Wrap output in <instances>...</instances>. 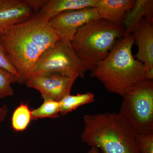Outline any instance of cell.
I'll return each mask as SVG.
<instances>
[{
  "mask_svg": "<svg viewBox=\"0 0 153 153\" xmlns=\"http://www.w3.org/2000/svg\"><path fill=\"white\" fill-rule=\"evenodd\" d=\"M153 1L135 0L134 4L127 13L123 25L124 27V36L132 34L143 18L153 21Z\"/></svg>",
  "mask_w": 153,
  "mask_h": 153,
  "instance_id": "cell-13",
  "label": "cell"
},
{
  "mask_svg": "<svg viewBox=\"0 0 153 153\" xmlns=\"http://www.w3.org/2000/svg\"><path fill=\"white\" fill-rule=\"evenodd\" d=\"M77 78L58 74L37 75L30 76L25 83L28 87L39 91L44 99H51L59 102L70 94L71 87Z\"/></svg>",
  "mask_w": 153,
  "mask_h": 153,
  "instance_id": "cell-8",
  "label": "cell"
},
{
  "mask_svg": "<svg viewBox=\"0 0 153 153\" xmlns=\"http://www.w3.org/2000/svg\"><path fill=\"white\" fill-rule=\"evenodd\" d=\"M41 106L32 111L33 120L44 118H56L60 117V107L59 102L51 99H44Z\"/></svg>",
  "mask_w": 153,
  "mask_h": 153,
  "instance_id": "cell-16",
  "label": "cell"
},
{
  "mask_svg": "<svg viewBox=\"0 0 153 153\" xmlns=\"http://www.w3.org/2000/svg\"><path fill=\"white\" fill-rule=\"evenodd\" d=\"M86 71L71 45L60 40L41 55L30 76L58 74L78 78L84 77Z\"/></svg>",
  "mask_w": 153,
  "mask_h": 153,
  "instance_id": "cell-6",
  "label": "cell"
},
{
  "mask_svg": "<svg viewBox=\"0 0 153 153\" xmlns=\"http://www.w3.org/2000/svg\"><path fill=\"white\" fill-rule=\"evenodd\" d=\"M81 140L101 153H140L138 134L119 113L85 114Z\"/></svg>",
  "mask_w": 153,
  "mask_h": 153,
  "instance_id": "cell-3",
  "label": "cell"
},
{
  "mask_svg": "<svg viewBox=\"0 0 153 153\" xmlns=\"http://www.w3.org/2000/svg\"><path fill=\"white\" fill-rule=\"evenodd\" d=\"M94 101V94L91 92L78 94L76 95L68 94L59 101L60 114L65 115L79 106L92 103Z\"/></svg>",
  "mask_w": 153,
  "mask_h": 153,
  "instance_id": "cell-14",
  "label": "cell"
},
{
  "mask_svg": "<svg viewBox=\"0 0 153 153\" xmlns=\"http://www.w3.org/2000/svg\"><path fill=\"white\" fill-rule=\"evenodd\" d=\"M134 3L135 0H97L95 8L100 19L113 25H121Z\"/></svg>",
  "mask_w": 153,
  "mask_h": 153,
  "instance_id": "cell-11",
  "label": "cell"
},
{
  "mask_svg": "<svg viewBox=\"0 0 153 153\" xmlns=\"http://www.w3.org/2000/svg\"><path fill=\"white\" fill-rule=\"evenodd\" d=\"M0 67L4 68L14 74L19 79V74L16 68L12 66L9 61L4 49L0 42Z\"/></svg>",
  "mask_w": 153,
  "mask_h": 153,
  "instance_id": "cell-19",
  "label": "cell"
},
{
  "mask_svg": "<svg viewBox=\"0 0 153 153\" xmlns=\"http://www.w3.org/2000/svg\"><path fill=\"white\" fill-rule=\"evenodd\" d=\"M97 0H49L46 1L37 14L47 21L58 14L66 12L95 7Z\"/></svg>",
  "mask_w": 153,
  "mask_h": 153,
  "instance_id": "cell-12",
  "label": "cell"
},
{
  "mask_svg": "<svg viewBox=\"0 0 153 153\" xmlns=\"http://www.w3.org/2000/svg\"><path fill=\"white\" fill-rule=\"evenodd\" d=\"M152 22V20L143 18L132 33L138 46L135 57L144 65L146 71L153 68Z\"/></svg>",
  "mask_w": 153,
  "mask_h": 153,
  "instance_id": "cell-10",
  "label": "cell"
},
{
  "mask_svg": "<svg viewBox=\"0 0 153 153\" xmlns=\"http://www.w3.org/2000/svg\"><path fill=\"white\" fill-rule=\"evenodd\" d=\"M100 19L95 7L66 11L48 21L50 27L64 43L71 45L79 28L88 22Z\"/></svg>",
  "mask_w": 153,
  "mask_h": 153,
  "instance_id": "cell-7",
  "label": "cell"
},
{
  "mask_svg": "<svg viewBox=\"0 0 153 153\" xmlns=\"http://www.w3.org/2000/svg\"><path fill=\"white\" fill-rule=\"evenodd\" d=\"M60 40L48 21L37 14L0 35V42L9 61L19 73L21 84L30 78L43 53Z\"/></svg>",
  "mask_w": 153,
  "mask_h": 153,
  "instance_id": "cell-1",
  "label": "cell"
},
{
  "mask_svg": "<svg viewBox=\"0 0 153 153\" xmlns=\"http://www.w3.org/2000/svg\"><path fill=\"white\" fill-rule=\"evenodd\" d=\"M36 14L30 0H0V35Z\"/></svg>",
  "mask_w": 153,
  "mask_h": 153,
  "instance_id": "cell-9",
  "label": "cell"
},
{
  "mask_svg": "<svg viewBox=\"0 0 153 153\" xmlns=\"http://www.w3.org/2000/svg\"><path fill=\"white\" fill-rule=\"evenodd\" d=\"M135 40L132 34L118 39L106 57L91 71L107 90L123 95L130 88L146 80V67L133 55Z\"/></svg>",
  "mask_w": 153,
  "mask_h": 153,
  "instance_id": "cell-2",
  "label": "cell"
},
{
  "mask_svg": "<svg viewBox=\"0 0 153 153\" xmlns=\"http://www.w3.org/2000/svg\"><path fill=\"white\" fill-rule=\"evenodd\" d=\"M16 82H19L16 76L0 67V99L13 95L14 91L11 84Z\"/></svg>",
  "mask_w": 153,
  "mask_h": 153,
  "instance_id": "cell-17",
  "label": "cell"
},
{
  "mask_svg": "<svg viewBox=\"0 0 153 153\" xmlns=\"http://www.w3.org/2000/svg\"><path fill=\"white\" fill-rule=\"evenodd\" d=\"M87 153H101L98 149L94 147H91Z\"/></svg>",
  "mask_w": 153,
  "mask_h": 153,
  "instance_id": "cell-21",
  "label": "cell"
},
{
  "mask_svg": "<svg viewBox=\"0 0 153 153\" xmlns=\"http://www.w3.org/2000/svg\"><path fill=\"white\" fill-rule=\"evenodd\" d=\"M122 97L119 113L137 134H153V80L137 83Z\"/></svg>",
  "mask_w": 153,
  "mask_h": 153,
  "instance_id": "cell-5",
  "label": "cell"
},
{
  "mask_svg": "<svg viewBox=\"0 0 153 153\" xmlns=\"http://www.w3.org/2000/svg\"><path fill=\"white\" fill-rule=\"evenodd\" d=\"M32 120V111L26 103H21L14 110L11 119L12 127L15 131H23Z\"/></svg>",
  "mask_w": 153,
  "mask_h": 153,
  "instance_id": "cell-15",
  "label": "cell"
},
{
  "mask_svg": "<svg viewBox=\"0 0 153 153\" xmlns=\"http://www.w3.org/2000/svg\"><path fill=\"white\" fill-rule=\"evenodd\" d=\"M137 142L140 153H153V134H138Z\"/></svg>",
  "mask_w": 153,
  "mask_h": 153,
  "instance_id": "cell-18",
  "label": "cell"
},
{
  "mask_svg": "<svg viewBox=\"0 0 153 153\" xmlns=\"http://www.w3.org/2000/svg\"><path fill=\"white\" fill-rule=\"evenodd\" d=\"M124 32L123 25L96 19L78 29L71 46L87 71H92L109 54L116 41L123 37Z\"/></svg>",
  "mask_w": 153,
  "mask_h": 153,
  "instance_id": "cell-4",
  "label": "cell"
},
{
  "mask_svg": "<svg viewBox=\"0 0 153 153\" xmlns=\"http://www.w3.org/2000/svg\"><path fill=\"white\" fill-rule=\"evenodd\" d=\"M8 112V109L6 105L0 106V123L5 120L7 115Z\"/></svg>",
  "mask_w": 153,
  "mask_h": 153,
  "instance_id": "cell-20",
  "label": "cell"
}]
</instances>
